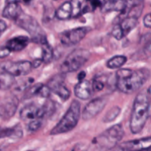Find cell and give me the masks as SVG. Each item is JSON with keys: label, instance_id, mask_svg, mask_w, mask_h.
<instances>
[{"label": "cell", "instance_id": "obj_1", "mask_svg": "<svg viewBox=\"0 0 151 151\" xmlns=\"http://www.w3.org/2000/svg\"><path fill=\"white\" fill-rule=\"evenodd\" d=\"M150 75V71L145 68L138 70L121 69L116 73V88L124 94H133L145 83Z\"/></svg>", "mask_w": 151, "mask_h": 151}, {"label": "cell", "instance_id": "obj_2", "mask_svg": "<svg viewBox=\"0 0 151 151\" xmlns=\"http://www.w3.org/2000/svg\"><path fill=\"white\" fill-rule=\"evenodd\" d=\"M150 100L147 91H142L135 97L130 119V129L134 134L141 132L149 116Z\"/></svg>", "mask_w": 151, "mask_h": 151}, {"label": "cell", "instance_id": "obj_3", "mask_svg": "<svg viewBox=\"0 0 151 151\" xmlns=\"http://www.w3.org/2000/svg\"><path fill=\"white\" fill-rule=\"evenodd\" d=\"M124 134L123 127L121 124L113 125L95 137L84 151H108L114 148L123 138Z\"/></svg>", "mask_w": 151, "mask_h": 151}, {"label": "cell", "instance_id": "obj_4", "mask_svg": "<svg viewBox=\"0 0 151 151\" xmlns=\"http://www.w3.org/2000/svg\"><path fill=\"white\" fill-rule=\"evenodd\" d=\"M81 114V103L78 100H73L61 119L50 131V134L58 135L73 130L78 125Z\"/></svg>", "mask_w": 151, "mask_h": 151}, {"label": "cell", "instance_id": "obj_5", "mask_svg": "<svg viewBox=\"0 0 151 151\" xmlns=\"http://www.w3.org/2000/svg\"><path fill=\"white\" fill-rule=\"evenodd\" d=\"M15 22L18 26L26 30L30 35L32 42L41 45L48 42L45 32L43 30L36 19L32 16L22 13Z\"/></svg>", "mask_w": 151, "mask_h": 151}, {"label": "cell", "instance_id": "obj_6", "mask_svg": "<svg viewBox=\"0 0 151 151\" xmlns=\"http://www.w3.org/2000/svg\"><path fill=\"white\" fill-rule=\"evenodd\" d=\"M90 53L85 49H77L66 57L60 66L63 73L74 72L81 69L88 60Z\"/></svg>", "mask_w": 151, "mask_h": 151}, {"label": "cell", "instance_id": "obj_7", "mask_svg": "<svg viewBox=\"0 0 151 151\" xmlns=\"http://www.w3.org/2000/svg\"><path fill=\"white\" fill-rule=\"evenodd\" d=\"M1 68L3 71L10 74L13 77L24 76L30 73L32 69V63L28 60H19V61H11L6 60L1 62Z\"/></svg>", "mask_w": 151, "mask_h": 151}, {"label": "cell", "instance_id": "obj_8", "mask_svg": "<svg viewBox=\"0 0 151 151\" xmlns=\"http://www.w3.org/2000/svg\"><path fill=\"white\" fill-rule=\"evenodd\" d=\"M91 30V28L89 27H81L66 30L60 35V42L65 47L76 45Z\"/></svg>", "mask_w": 151, "mask_h": 151}, {"label": "cell", "instance_id": "obj_9", "mask_svg": "<svg viewBox=\"0 0 151 151\" xmlns=\"http://www.w3.org/2000/svg\"><path fill=\"white\" fill-rule=\"evenodd\" d=\"M107 104V99L105 97H97L88 102L82 112V118L84 120H89L95 117L104 109Z\"/></svg>", "mask_w": 151, "mask_h": 151}, {"label": "cell", "instance_id": "obj_10", "mask_svg": "<svg viewBox=\"0 0 151 151\" xmlns=\"http://www.w3.org/2000/svg\"><path fill=\"white\" fill-rule=\"evenodd\" d=\"M63 83L64 76L63 75H58L52 78L47 86L50 91L58 96L62 101L66 102L70 97V91L66 88Z\"/></svg>", "mask_w": 151, "mask_h": 151}, {"label": "cell", "instance_id": "obj_11", "mask_svg": "<svg viewBox=\"0 0 151 151\" xmlns=\"http://www.w3.org/2000/svg\"><path fill=\"white\" fill-rule=\"evenodd\" d=\"M47 115V112L44 106H39L34 103L27 105L20 111V117L23 120H41Z\"/></svg>", "mask_w": 151, "mask_h": 151}, {"label": "cell", "instance_id": "obj_12", "mask_svg": "<svg viewBox=\"0 0 151 151\" xmlns=\"http://www.w3.org/2000/svg\"><path fill=\"white\" fill-rule=\"evenodd\" d=\"M19 100L14 95L5 97L0 102V117L7 120L14 116L19 106Z\"/></svg>", "mask_w": 151, "mask_h": 151}, {"label": "cell", "instance_id": "obj_13", "mask_svg": "<svg viewBox=\"0 0 151 151\" xmlns=\"http://www.w3.org/2000/svg\"><path fill=\"white\" fill-rule=\"evenodd\" d=\"M118 147L127 151H144L151 149V137L122 142Z\"/></svg>", "mask_w": 151, "mask_h": 151}, {"label": "cell", "instance_id": "obj_14", "mask_svg": "<svg viewBox=\"0 0 151 151\" xmlns=\"http://www.w3.org/2000/svg\"><path fill=\"white\" fill-rule=\"evenodd\" d=\"M50 90L47 85L38 83L27 88L24 94V99H29L33 97H40L47 98L50 94Z\"/></svg>", "mask_w": 151, "mask_h": 151}, {"label": "cell", "instance_id": "obj_15", "mask_svg": "<svg viewBox=\"0 0 151 151\" xmlns=\"http://www.w3.org/2000/svg\"><path fill=\"white\" fill-rule=\"evenodd\" d=\"M29 38L27 36L19 35L13 37L11 39L8 40L5 44V47L9 51L11 52H20L24 50L27 46L29 44Z\"/></svg>", "mask_w": 151, "mask_h": 151}, {"label": "cell", "instance_id": "obj_16", "mask_svg": "<svg viewBox=\"0 0 151 151\" xmlns=\"http://www.w3.org/2000/svg\"><path fill=\"white\" fill-rule=\"evenodd\" d=\"M74 92L78 98L83 100H88L91 97L93 93L91 83L86 80L80 81L75 86Z\"/></svg>", "mask_w": 151, "mask_h": 151}, {"label": "cell", "instance_id": "obj_17", "mask_svg": "<svg viewBox=\"0 0 151 151\" xmlns=\"http://www.w3.org/2000/svg\"><path fill=\"white\" fill-rule=\"evenodd\" d=\"M23 13L22 7L19 5V1H8L2 12V16L7 19L16 21Z\"/></svg>", "mask_w": 151, "mask_h": 151}, {"label": "cell", "instance_id": "obj_18", "mask_svg": "<svg viewBox=\"0 0 151 151\" xmlns=\"http://www.w3.org/2000/svg\"><path fill=\"white\" fill-rule=\"evenodd\" d=\"M23 136V131L19 125L12 128H0V139L4 138L20 139Z\"/></svg>", "mask_w": 151, "mask_h": 151}, {"label": "cell", "instance_id": "obj_19", "mask_svg": "<svg viewBox=\"0 0 151 151\" xmlns=\"http://www.w3.org/2000/svg\"><path fill=\"white\" fill-rule=\"evenodd\" d=\"M55 16L60 20H66L72 16V5L71 1H65L61 4L57 11Z\"/></svg>", "mask_w": 151, "mask_h": 151}, {"label": "cell", "instance_id": "obj_20", "mask_svg": "<svg viewBox=\"0 0 151 151\" xmlns=\"http://www.w3.org/2000/svg\"><path fill=\"white\" fill-rule=\"evenodd\" d=\"M127 1H103L102 10L108 11H122L126 5Z\"/></svg>", "mask_w": 151, "mask_h": 151}, {"label": "cell", "instance_id": "obj_21", "mask_svg": "<svg viewBox=\"0 0 151 151\" xmlns=\"http://www.w3.org/2000/svg\"><path fill=\"white\" fill-rule=\"evenodd\" d=\"M137 24H138V19H134V18L126 17L122 19L119 25L122 29L123 36H126L131 31H132L137 27Z\"/></svg>", "mask_w": 151, "mask_h": 151}, {"label": "cell", "instance_id": "obj_22", "mask_svg": "<svg viewBox=\"0 0 151 151\" xmlns=\"http://www.w3.org/2000/svg\"><path fill=\"white\" fill-rule=\"evenodd\" d=\"M16 83L15 77L5 72L0 73V89L8 90Z\"/></svg>", "mask_w": 151, "mask_h": 151}, {"label": "cell", "instance_id": "obj_23", "mask_svg": "<svg viewBox=\"0 0 151 151\" xmlns=\"http://www.w3.org/2000/svg\"><path fill=\"white\" fill-rule=\"evenodd\" d=\"M127 58L124 55H116L108 60L106 66L109 69H116L122 67L127 62Z\"/></svg>", "mask_w": 151, "mask_h": 151}, {"label": "cell", "instance_id": "obj_24", "mask_svg": "<svg viewBox=\"0 0 151 151\" xmlns=\"http://www.w3.org/2000/svg\"><path fill=\"white\" fill-rule=\"evenodd\" d=\"M42 47V58L41 60L44 63H49L52 60L53 57V50L49 43L41 45Z\"/></svg>", "mask_w": 151, "mask_h": 151}, {"label": "cell", "instance_id": "obj_25", "mask_svg": "<svg viewBox=\"0 0 151 151\" xmlns=\"http://www.w3.org/2000/svg\"><path fill=\"white\" fill-rule=\"evenodd\" d=\"M121 111V109L119 106H114L113 108L111 109V110H109L107 112L106 115H105L104 118H103V122H113L114 120L116 119V118L119 115Z\"/></svg>", "mask_w": 151, "mask_h": 151}, {"label": "cell", "instance_id": "obj_26", "mask_svg": "<svg viewBox=\"0 0 151 151\" xmlns=\"http://www.w3.org/2000/svg\"><path fill=\"white\" fill-rule=\"evenodd\" d=\"M91 83L93 91L98 92V91H102L104 88L105 84H106L105 78L102 76H95L92 80V83Z\"/></svg>", "mask_w": 151, "mask_h": 151}, {"label": "cell", "instance_id": "obj_27", "mask_svg": "<svg viewBox=\"0 0 151 151\" xmlns=\"http://www.w3.org/2000/svg\"><path fill=\"white\" fill-rule=\"evenodd\" d=\"M42 125V121L41 119H35L30 121L27 125V129L29 131H36L39 129Z\"/></svg>", "mask_w": 151, "mask_h": 151}, {"label": "cell", "instance_id": "obj_28", "mask_svg": "<svg viewBox=\"0 0 151 151\" xmlns=\"http://www.w3.org/2000/svg\"><path fill=\"white\" fill-rule=\"evenodd\" d=\"M111 35L116 40H121L123 38V34H122V29H121L120 27H119V24H116L114 27H113L111 31Z\"/></svg>", "mask_w": 151, "mask_h": 151}, {"label": "cell", "instance_id": "obj_29", "mask_svg": "<svg viewBox=\"0 0 151 151\" xmlns=\"http://www.w3.org/2000/svg\"><path fill=\"white\" fill-rule=\"evenodd\" d=\"M144 25L147 28H151V13H147L143 19Z\"/></svg>", "mask_w": 151, "mask_h": 151}, {"label": "cell", "instance_id": "obj_30", "mask_svg": "<svg viewBox=\"0 0 151 151\" xmlns=\"http://www.w3.org/2000/svg\"><path fill=\"white\" fill-rule=\"evenodd\" d=\"M10 52L6 48L5 46L0 47V58H4L10 55Z\"/></svg>", "mask_w": 151, "mask_h": 151}, {"label": "cell", "instance_id": "obj_31", "mask_svg": "<svg viewBox=\"0 0 151 151\" xmlns=\"http://www.w3.org/2000/svg\"><path fill=\"white\" fill-rule=\"evenodd\" d=\"M7 28V26L6 22H4V21L0 19V36H1L4 32H5Z\"/></svg>", "mask_w": 151, "mask_h": 151}, {"label": "cell", "instance_id": "obj_32", "mask_svg": "<svg viewBox=\"0 0 151 151\" xmlns=\"http://www.w3.org/2000/svg\"><path fill=\"white\" fill-rule=\"evenodd\" d=\"M148 42L146 44L145 47V52L146 54H151V39L148 40Z\"/></svg>", "mask_w": 151, "mask_h": 151}, {"label": "cell", "instance_id": "obj_33", "mask_svg": "<svg viewBox=\"0 0 151 151\" xmlns=\"http://www.w3.org/2000/svg\"><path fill=\"white\" fill-rule=\"evenodd\" d=\"M42 60L41 59H39V58H37L35 59V60L33 61V63H32V68H38V66H41V63H42Z\"/></svg>", "mask_w": 151, "mask_h": 151}, {"label": "cell", "instance_id": "obj_34", "mask_svg": "<svg viewBox=\"0 0 151 151\" xmlns=\"http://www.w3.org/2000/svg\"><path fill=\"white\" fill-rule=\"evenodd\" d=\"M86 75V74L85 72H83V71H81V72L79 73V75H78V80H79V81H83L84 78H85Z\"/></svg>", "mask_w": 151, "mask_h": 151}, {"label": "cell", "instance_id": "obj_35", "mask_svg": "<svg viewBox=\"0 0 151 151\" xmlns=\"http://www.w3.org/2000/svg\"><path fill=\"white\" fill-rule=\"evenodd\" d=\"M114 151H127V150H123V149L120 148V147H118V146H116V147H114Z\"/></svg>", "mask_w": 151, "mask_h": 151}, {"label": "cell", "instance_id": "obj_36", "mask_svg": "<svg viewBox=\"0 0 151 151\" xmlns=\"http://www.w3.org/2000/svg\"><path fill=\"white\" fill-rule=\"evenodd\" d=\"M147 94H148V96H149V95L151 96V86H150V87H149L148 89H147Z\"/></svg>", "mask_w": 151, "mask_h": 151}, {"label": "cell", "instance_id": "obj_37", "mask_svg": "<svg viewBox=\"0 0 151 151\" xmlns=\"http://www.w3.org/2000/svg\"><path fill=\"white\" fill-rule=\"evenodd\" d=\"M27 151H32V150H27Z\"/></svg>", "mask_w": 151, "mask_h": 151}]
</instances>
